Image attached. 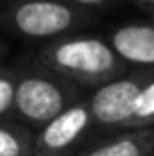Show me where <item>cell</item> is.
Segmentation results:
<instances>
[{
    "instance_id": "6da1fadb",
    "label": "cell",
    "mask_w": 154,
    "mask_h": 156,
    "mask_svg": "<svg viewBox=\"0 0 154 156\" xmlns=\"http://www.w3.org/2000/svg\"><path fill=\"white\" fill-rule=\"evenodd\" d=\"M39 63L82 88H98L131 70L100 36H59L41 48Z\"/></svg>"
},
{
    "instance_id": "7a4b0ae2",
    "label": "cell",
    "mask_w": 154,
    "mask_h": 156,
    "mask_svg": "<svg viewBox=\"0 0 154 156\" xmlns=\"http://www.w3.org/2000/svg\"><path fill=\"white\" fill-rule=\"evenodd\" d=\"M82 100V86L59 77L45 66L18 68L14 90V120L30 129L43 127L63 109Z\"/></svg>"
},
{
    "instance_id": "3957f363",
    "label": "cell",
    "mask_w": 154,
    "mask_h": 156,
    "mask_svg": "<svg viewBox=\"0 0 154 156\" xmlns=\"http://www.w3.org/2000/svg\"><path fill=\"white\" fill-rule=\"evenodd\" d=\"M5 23L25 39H59L91 20V12L68 0H7Z\"/></svg>"
},
{
    "instance_id": "277c9868",
    "label": "cell",
    "mask_w": 154,
    "mask_h": 156,
    "mask_svg": "<svg viewBox=\"0 0 154 156\" xmlns=\"http://www.w3.org/2000/svg\"><path fill=\"white\" fill-rule=\"evenodd\" d=\"M152 75L154 68H131L120 77H113L93 88L91 98H86V104L93 118L95 133L125 131L134 102Z\"/></svg>"
},
{
    "instance_id": "5b68a950",
    "label": "cell",
    "mask_w": 154,
    "mask_h": 156,
    "mask_svg": "<svg viewBox=\"0 0 154 156\" xmlns=\"http://www.w3.org/2000/svg\"><path fill=\"white\" fill-rule=\"evenodd\" d=\"M95 136L86 100H77L34 131L32 156H73Z\"/></svg>"
},
{
    "instance_id": "8992f818",
    "label": "cell",
    "mask_w": 154,
    "mask_h": 156,
    "mask_svg": "<svg viewBox=\"0 0 154 156\" xmlns=\"http://www.w3.org/2000/svg\"><path fill=\"white\" fill-rule=\"evenodd\" d=\"M109 45L129 68H154V23H125L109 36Z\"/></svg>"
},
{
    "instance_id": "52a82bcc",
    "label": "cell",
    "mask_w": 154,
    "mask_h": 156,
    "mask_svg": "<svg viewBox=\"0 0 154 156\" xmlns=\"http://www.w3.org/2000/svg\"><path fill=\"white\" fill-rule=\"evenodd\" d=\"M152 149L154 127H143L109 133L102 140H91L73 156H147Z\"/></svg>"
},
{
    "instance_id": "ba28073f",
    "label": "cell",
    "mask_w": 154,
    "mask_h": 156,
    "mask_svg": "<svg viewBox=\"0 0 154 156\" xmlns=\"http://www.w3.org/2000/svg\"><path fill=\"white\" fill-rule=\"evenodd\" d=\"M34 129L18 120H0V156H32Z\"/></svg>"
},
{
    "instance_id": "9c48e42d",
    "label": "cell",
    "mask_w": 154,
    "mask_h": 156,
    "mask_svg": "<svg viewBox=\"0 0 154 156\" xmlns=\"http://www.w3.org/2000/svg\"><path fill=\"white\" fill-rule=\"evenodd\" d=\"M143 127H154V75L147 79V84L141 88L138 98L134 102L127 129H143Z\"/></svg>"
},
{
    "instance_id": "30bf717a",
    "label": "cell",
    "mask_w": 154,
    "mask_h": 156,
    "mask_svg": "<svg viewBox=\"0 0 154 156\" xmlns=\"http://www.w3.org/2000/svg\"><path fill=\"white\" fill-rule=\"evenodd\" d=\"M5 48L0 45V120L14 118V90H16V77L18 68H9L2 63Z\"/></svg>"
},
{
    "instance_id": "8fae6325",
    "label": "cell",
    "mask_w": 154,
    "mask_h": 156,
    "mask_svg": "<svg viewBox=\"0 0 154 156\" xmlns=\"http://www.w3.org/2000/svg\"><path fill=\"white\" fill-rule=\"evenodd\" d=\"M68 2L82 5V7H86V9H95V7H104L109 0H68Z\"/></svg>"
},
{
    "instance_id": "7c38bea8",
    "label": "cell",
    "mask_w": 154,
    "mask_h": 156,
    "mask_svg": "<svg viewBox=\"0 0 154 156\" xmlns=\"http://www.w3.org/2000/svg\"><path fill=\"white\" fill-rule=\"evenodd\" d=\"M134 2H138L141 7H147V9H152V12H154V0H134Z\"/></svg>"
},
{
    "instance_id": "4fadbf2b",
    "label": "cell",
    "mask_w": 154,
    "mask_h": 156,
    "mask_svg": "<svg viewBox=\"0 0 154 156\" xmlns=\"http://www.w3.org/2000/svg\"><path fill=\"white\" fill-rule=\"evenodd\" d=\"M2 23H5V16H2V9H0V27H2Z\"/></svg>"
},
{
    "instance_id": "5bb4252c",
    "label": "cell",
    "mask_w": 154,
    "mask_h": 156,
    "mask_svg": "<svg viewBox=\"0 0 154 156\" xmlns=\"http://www.w3.org/2000/svg\"><path fill=\"white\" fill-rule=\"evenodd\" d=\"M147 156H154V149H152V152H150V154H147Z\"/></svg>"
}]
</instances>
